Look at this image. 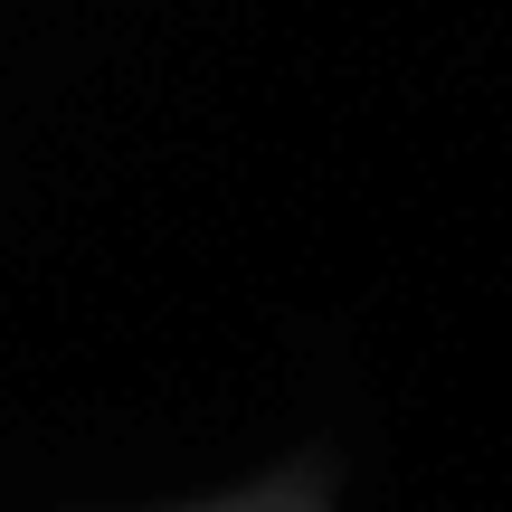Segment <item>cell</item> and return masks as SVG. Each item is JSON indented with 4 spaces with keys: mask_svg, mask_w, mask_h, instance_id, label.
Masks as SVG:
<instances>
[{
    "mask_svg": "<svg viewBox=\"0 0 512 512\" xmlns=\"http://www.w3.org/2000/svg\"><path fill=\"white\" fill-rule=\"evenodd\" d=\"M162 512H332V465L294 456L256 484H228V494H200V503H162Z\"/></svg>",
    "mask_w": 512,
    "mask_h": 512,
    "instance_id": "cell-1",
    "label": "cell"
}]
</instances>
